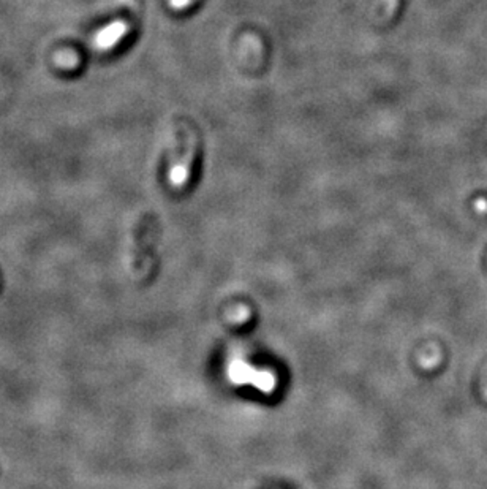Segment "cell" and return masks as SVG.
I'll list each match as a JSON object with an SVG mask.
<instances>
[{
  "instance_id": "6da1fadb",
  "label": "cell",
  "mask_w": 487,
  "mask_h": 489,
  "mask_svg": "<svg viewBox=\"0 0 487 489\" xmlns=\"http://www.w3.org/2000/svg\"><path fill=\"white\" fill-rule=\"evenodd\" d=\"M181 130H182L181 140L184 141L185 154L182 155L179 163L174 165L173 171H171V179H173L174 184H184L187 181L188 175H190L192 162L195 160V151H196V138L193 135L192 129L181 125Z\"/></svg>"
},
{
  "instance_id": "7a4b0ae2",
  "label": "cell",
  "mask_w": 487,
  "mask_h": 489,
  "mask_svg": "<svg viewBox=\"0 0 487 489\" xmlns=\"http://www.w3.org/2000/svg\"><path fill=\"white\" fill-rule=\"evenodd\" d=\"M190 0H173V3L176 5V7H184V5H187Z\"/></svg>"
}]
</instances>
